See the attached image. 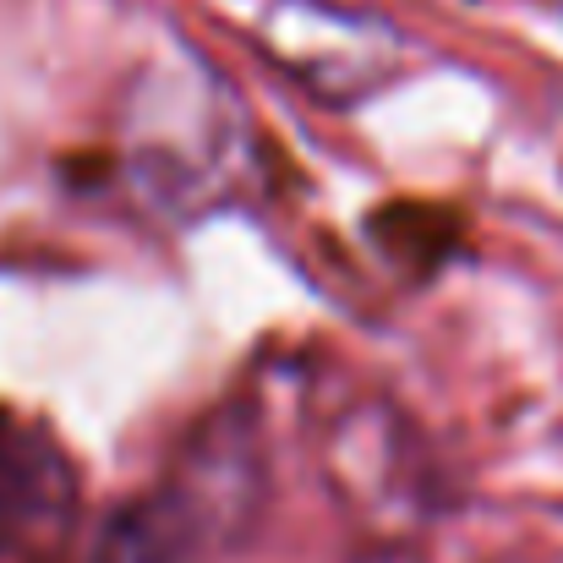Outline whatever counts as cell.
I'll use <instances>...</instances> for the list:
<instances>
[{
	"label": "cell",
	"instance_id": "6da1fadb",
	"mask_svg": "<svg viewBox=\"0 0 563 563\" xmlns=\"http://www.w3.org/2000/svg\"><path fill=\"white\" fill-rule=\"evenodd\" d=\"M213 531V504L191 482H170L115 504L82 563H202Z\"/></svg>",
	"mask_w": 563,
	"mask_h": 563
},
{
	"label": "cell",
	"instance_id": "7a4b0ae2",
	"mask_svg": "<svg viewBox=\"0 0 563 563\" xmlns=\"http://www.w3.org/2000/svg\"><path fill=\"white\" fill-rule=\"evenodd\" d=\"M71 509V471L60 449L0 405V559L55 531Z\"/></svg>",
	"mask_w": 563,
	"mask_h": 563
}]
</instances>
